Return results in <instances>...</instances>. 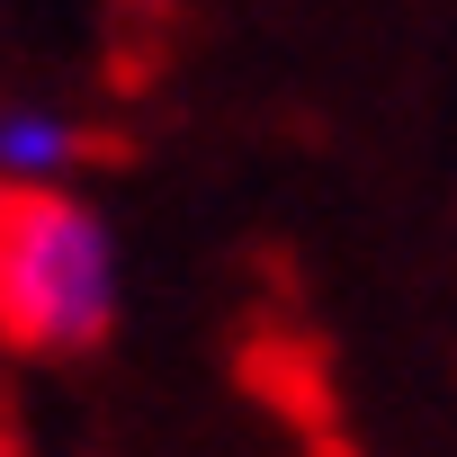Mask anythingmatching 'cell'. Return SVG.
I'll list each match as a JSON object with an SVG mask.
<instances>
[{
	"instance_id": "1",
	"label": "cell",
	"mask_w": 457,
	"mask_h": 457,
	"mask_svg": "<svg viewBox=\"0 0 457 457\" xmlns=\"http://www.w3.org/2000/svg\"><path fill=\"white\" fill-rule=\"evenodd\" d=\"M117 314H126V243L108 206L81 188L10 197V215H0V341L37 359H72L99 350Z\"/></svg>"
},
{
	"instance_id": "2",
	"label": "cell",
	"mask_w": 457,
	"mask_h": 457,
	"mask_svg": "<svg viewBox=\"0 0 457 457\" xmlns=\"http://www.w3.org/2000/svg\"><path fill=\"white\" fill-rule=\"evenodd\" d=\"M90 153H99L90 117H72L63 99H37V90H0V197L81 188Z\"/></svg>"
},
{
	"instance_id": "3",
	"label": "cell",
	"mask_w": 457,
	"mask_h": 457,
	"mask_svg": "<svg viewBox=\"0 0 457 457\" xmlns=\"http://www.w3.org/2000/svg\"><path fill=\"white\" fill-rule=\"evenodd\" d=\"M0 215H10V197H0Z\"/></svg>"
}]
</instances>
